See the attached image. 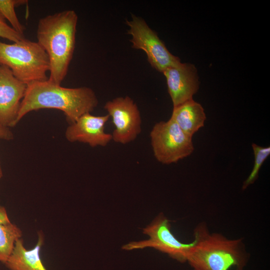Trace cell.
I'll return each instance as SVG.
<instances>
[{
  "label": "cell",
  "instance_id": "52a82bcc",
  "mask_svg": "<svg viewBox=\"0 0 270 270\" xmlns=\"http://www.w3.org/2000/svg\"><path fill=\"white\" fill-rule=\"evenodd\" d=\"M170 228L169 220L160 213L143 228V233L149 236L148 239L130 242L123 246L122 248L130 250L152 248L168 254L180 262H186L192 242L186 244L180 242L172 233Z\"/></svg>",
  "mask_w": 270,
  "mask_h": 270
},
{
  "label": "cell",
  "instance_id": "9a60e30c",
  "mask_svg": "<svg viewBox=\"0 0 270 270\" xmlns=\"http://www.w3.org/2000/svg\"><path fill=\"white\" fill-rule=\"evenodd\" d=\"M27 2L26 0H0V13L10 23V26L22 36H24L26 28L18 20L15 8Z\"/></svg>",
  "mask_w": 270,
  "mask_h": 270
},
{
  "label": "cell",
  "instance_id": "e0dca14e",
  "mask_svg": "<svg viewBox=\"0 0 270 270\" xmlns=\"http://www.w3.org/2000/svg\"><path fill=\"white\" fill-rule=\"evenodd\" d=\"M0 38L7 39L10 41L16 42L25 38L16 32L9 26L3 16L0 13Z\"/></svg>",
  "mask_w": 270,
  "mask_h": 270
},
{
  "label": "cell",
  "instance_id": "9c48e42d",
  "mask_svg": "<svg viewBox=\"0 0 270 270\" xmlns=\"http://www.w3.org/2000/svg\"><path fill=\"white\" fill-rule=\"evenodd\" d=\"M27 85L16 78L11 70L0 64V123L14 127Z\"/></svg>",
  "mask_w": 270,
  "mask_h": 270
},
{
  "label": "cell",
  "instance_id": "3957f363",
  "mask_svg": "<svg viewBox=\"0 0 270 270\" xmlns=\"http://www.w3.org/2000/svg\"><path fill=\"white\" fill-rule=\"evenodd\" d=\"M194 236L186 259L194 270H244L249 256L242 239L210 233L204 222L195 228Z\"/></svg>",
  "mask_w": 270,
  "mask_h": 270
},
{
  "label": "cell",
  "instance_id": "ffe728a7",
  "mask_svg": "<svg viewBox=\"0 0 270 270\" xmlns=\"http://www.w3.org/2000/svg\"><path fill=\"white\" fill-rule=\"evenodd\" d=\"M2 175H3L2 170V168L0 164V179L2 178Z\"/></svg>",
  "mask_w": 270,
  "mask_h": 270
},
{
  "label": "cell",
  "instance_id": "7c38bea8",
  "mask_svg": "<svg viewBox=\"0 0 270 270\" xmlns=\"http://www.w3.org/2000/svg\"><path fill=\"white\" fill-rule=\"evenodd\" d=\"M44 243V236L40 234L34 248L26 250L22 238L15 242L14 248L5 262L10 270H47L40 257V250Z\"/></svg>",
  "mask_w": 270,
  "mask_h": 270
},
{
  "label": "cell",
  "instance_id": "ba28073f",
  "mask_svg": "<svg viewBox=\"0 0 270 270\" xmlns=\"http://www.w3.org/2000/svg\"><path fill=\"white\" fill-rule=\"evenodd\" d=\"M104 108L114 126L112 140L126 144L134 140L142 131V120L136 104L128 96L118 97L106 102Z\"/></svg>",
  "mask_w": 270,
  "mask_h": 270
},
{
  "label": "cell",
  "instance_id": "6da1fadb",
  "mask_svg": "<svg viewBox=\"0 0 270 270\" xmlns=\"http://www.w3.org/2000/svg\"><path fill=\"white\" fill-rule=\"evenodd\" d=\"M26 85L17 123L30 112L52 108L63 112L66 120L71 124L84 114L90 113L98 104L94 92L87 86L65 88L48 79Z\"/></svg>",
  "mask_w": 270,
  "mask_h": 270
},
{
  "label": "cell",
  "instance_id": "30bf717a",
  "mask_svg": "<svg viewBox=\"0 0 270 270\" xmlns=\"http://www.w3.org/2000/svg\"><path fill=\"white\" fill-rule=\"evenodd\" d=\"M162 73L174 107L192 100L199 88L197 70L194 64L180 62Z\"/></svg>",
  "mask_w": 270,
  "mask_h": 270
},
{
  "label": "cell",
  "instance_id": "277c9868",
  "mask_svg": "<svg viewBox=\"0 0 270 270\" xmlns=\"http://www.w3.org/2000/svg\"><path fill=\"white\" fill-rule=\"evenodd\" d=\"M0 64L26 84L48 79V58L37 42L26 38L12 44L0 41Z\"/></svg>",
  "mask_w": 270,
  "mask_h": 270
},
{
  "label": "cell",
  "instance_id": "4fadbf2b",
  "mask_svg": "<svg viewBox=\"0 0 270 270\" xmlns=\"http://www.w3.org/2000/svg\"><path fill=\"white\" fill-rule=\"evenodd\" d=\"M170 118L185 134L192 138L204 126L206 115L202 106L192 99L174 107Z\"/></svg>",
  "mask_w": 270,
  "mask_h": 270
},
{
  "label": "cell",
  "instance_id": "8992f818",
  "mask_svg": "<svg viewBox=\"0 0 270 270\" xmlns=\"http://www.w3.org/2000/svg\"><path fill=\"white\" fill-rule=\"evenodd\" d=\"M131 20H126L128 26V33L130 35L132 48L144 50L151 66L163 72L167 68L181 62L180 58L172 54L144 20L132 15Z\"/></svg>",
  "mask_w": 270,
  "mask_h": 270
},
{
  "label": "cell",
  "instance_id": "7a4b0ae2",
  "mask_svg": "<svg viewBox=\"0 0 270 270\" xmlns=\"http://www.w3.org/2000/svg\"><path fill=\"white\" fill-rule=\"evenodd\" d=\"M78 16L74 10H64L40 18L36 30L38 42L50 62L48 80L61 85L68 72L76 44Z\"/></svg>",
  "mask_w": 270,
  "mask_h": 270
},
{
  "label": "cell",
  "instance_id": "5bb4252c",
  "mask_svg": "<svg viewBox=\"0 0 270 270\" xmlns=\"http://www.w3.org/2000/svg\"><path fill=\"white\" fill-rule=\"evenodd\" d=\"M22 232L16 224L10 222L0 223V262L4 264L10 256L16 241L21 238Z\"/></svg>",
  "mask_w": 270,
  "mask_h": 270
},
{
  "label": "cell",
  "instance_id": "2e32d148",
  "mask_svg": "<svg viewBox=\"0 0 270 270\" xmlns=\"http://www.w3.org/2000/svg\"><path fill=\"white\" fill-rule=\"evenodd\" d=\"M254 156V163L253 168L248 178L244 181L242 186V190H246L253 184L257 180L260 168L270 154V147H263L255 144H252Z\"/></svg>",
  "mask_w": 270,
  "mask_h": 270
},
{
  "label": "cell",
  "instance_id": "5b68a950",
  "mask_svg": "<svg viewBox=\"0 0 270 270\" xmlns=\"http://www.w3.org/2000/svg\"><path fill=\"white\" fill-rule=\"evenodd\" d=\"M150 136L154 155L162 164L176 163L194 150L192 138L171 118L166 122H156Z\"/></svg>",
  "mask_w": 270,
  "mask_h": 270
},
{
  "label": "cell",
  "instance_id": "d6986e66",
  "mask_svg": "<svg viewBox=\"0 0 270 270\" xmlns=\"http://www.w3.org/2000/svg\"><path fill=\"white\" fill-rule=\"evenodd\" d=\"M10 222L5 208L0 206V223L7 224Z\"/></svg>",
  "mask_w": 270,
  "mask_h": 270
},
{
  "label": "cell",
  "instance_id": "8fae6325",
  "mask_svg": "<svg viewBox=\"0 0 270 270\" xmlns=\"http://www.w3.org/2000/svg\"><path fill=\"white\" fill-rule=\"evenodd\" d=\"M110 116H96L86 113L66 128V139L70 142H78L92 147L106 146L112 140L110 134L104 132V126Z\"/></svg>",
  "mask_w": 270,
  "mask_h": 270
},
{
  "label": "cell",
  "instance_id": "ac0fdd59",
  "mask_svg": "<svg viewBox=\"0 0 270 270\" xmlns=\"http://www.w3.org/2000/svg\"><path fill=\"white\" fill-rule=\"evenodd\" d=\"M14 139V134L8 128L0 123V140H10Z\"/></svg>",
  "mask_w": 270,
  "mask_h": 270
}]
</instances>
